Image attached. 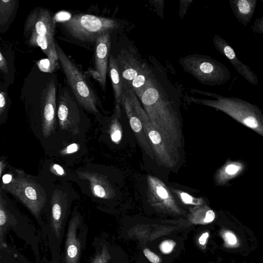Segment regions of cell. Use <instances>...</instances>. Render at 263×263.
<instances>
[{
    "label": "cell",
    "mask_w": 263,
    "mask_h": 263,
    "mask_svg": "<svg viewBox=\"0 0 263 263\" xmlns=\"http://www.w3.org/2000/svg\"><path fill=\"white\" fill-rule=\"evenodd\" d=\"M85 142V141L72 142L54 152L50 156L62 159L68 164L74 163L77 159L84 156L83 152H86Z\"/></svg>",
    "instance_id": "obj_20"
},
{
    "label": "cell",
    "mask_w": 263,
    "mask_h": 263,
    "mask_svg": "<svg viewBox=\"0 0 263 263\" xmlns=\"http://www.w3.org/2000/svg\"><path fill=\"white\" fill-rule=\"evenodd\" d=\"M39 174L41 175L55 184L76 181L74 172L67 170L60 163L54 161L52 158L43 162Z\"/></svg>",
    "instance_id": "obj_16"
},
{
    "label": "cell",
    "mask_w": 263,
    "mask_h": 263,
    "mask_svg": "<svg viewBox=\"0 0 263 263\" xmlns=\"http://www.w3.org/2000/svg\"><path fill=\"white\" fill-rule=\"evenodd\" d=\"M216 49L231 63L235 70L250 84L256 85L258 84L256 74L250 67L244 64L237 56L234 49L223 38L216 34L213 38Z\"/></svg>",
    "instance_id": "obj_15"
},
{
    "label": "cell",
    "mask_w": 263,
    "mask_h": 263,
    "mask_svg": "<svg viewBox=\"0 0 263 263\" xmlns=\"http://www.w3.org/2000/svg\"><path fill=\"white\" fill-rule=\"evenodd\" d=\"M12 178L1 189L17 198L36 218L49 204L55 184L40 174L29 175L23 170L9 167Z\"/></svg>",
    "instance_id": "obj_2"
},
{
    "label": "cell",
    "mask_w": 263,
    "mask_h": 263,
    "mask_svg": "<svg viewBox=\"0 0 263 263\" xmlns=\"http://www.w3.org/2000/svg\"><path fill=\"white\" fill-rule=\"evenodd\" d=\"M251 29L255 33L263 34V16L255 20Z\"/></svg>",
    "instance_id": "obj_30"
},
{
    "label": "cell",
    "mask_w": 263,
    "mask_h": 263,
    "mask_svg": "<svg viewBox=\"0 0 263 263\" xmlns=\"http://www.w3.org/2000/svg\"><path fill=\"white\" fill-rule=\"evenodd\" d=\"M110 258L108 249L104 245L101 250L95 254L90 263H108Z\"/></svg>",
    "instance_id": "obj_27"
},
{
    "label": "cell",
    "mask_w": 263,
    "mask_h": 263,
    "mask_svg": "<svg viewBox=\"0 0 263 263\" xmlns=\"http://www.w3.org/2000/svg\"><path fill=\"white\" fill-rule=\"evenodd\" d=\"M82 218L78 211H73L68 223L65 241V263H79L82 249L81 226Z\"/></svg>",
    "instance_id": "obj_14"
},
{
    "label": "cell",
    "mask_w": 263,
    "mask_h": 263,
    "mask_svg": "<svg viewBox=\"0 0 263 263\" xmlns=\"http://www.w3.org/2000/svg\"><path fill=\"white\" fill-rule=\"evenodd\" d=\"M261 1L262 2H263V0H261Z\"/></svg>",
    "instance_id": "obj_37"
},
{
    "label": "cell",
    "mask_w": 263,
    "mask_h": 263,
    "mask_svg": "<svg viewBox=\"0 0 263 263\" xmlns=\"http://www.w3.org/2000/svg\"><path fill=\"white\" fill-rule=\"evenodd\" d=\"M0 263H2V262H1Z\"/></svg>",
    "instance_id": "obj_38"
},
{
    "label": "cell",
    "mask_w": 263,
    "mask_h": 263,
    "mask_svg": "<svg viewBox=\"0 0 263 263\" xmlns=\"http://www.w3.org/2000/svg\"><path fill=\"white\" fill-rule=\"evenodd\" d=\"M110 46V33L103 34L97 39L95 44V69L89 70L93 77L100 83L103 91L106 90Z\"/></svg>",
    "instance_id": "obj_13"
},
{
    "label": "cell",
    "mask_w": 263,
    "mask_h": 263,
    "mask_svg": "<svg viewBox=\"0 0 263 263\" xmlns=\"http://www.w3.org/2000/svg\"><path fill=\"white\" fill-rule=\"evenodd\" d=\"M108 71L111 82L116 103V107H120L123 92V82L117 60L110 54Z\"/></svg>",
    "instance_id": "obj_21"
},
{
    "label": "cell",
    "mask_w": 263,
    "mask_h": 263,
    "mask_svg": "<svg viewBox=\"0 0 263 263\" xmlns=\"http://www.w3.org/2000/svg\"><path fill=\"white\" fill-rule=\"evenodd\" d=\"M153 180L155 183L154 190L155 191V193L158 198L162 201L163 200V203L166 206L170 209L171 208L172 210L176 211L178 213V210L176 208V206L171 200V198L169 196L167 191L161 184L156 183V181H155L153 179Z\"/></svg>",
    "instance_id": "obj_24"
},
{
    "label": "cell",
    "mask_w": 263,
    "mask_h": 263,
    "mask_svg": "<svg viewBox=\"0 0 263 263\" xmlns=\"http://www.w3.org/2000/svg\"><path fill=\"white\" fill-rule=\"evenodd\" d=\"M175 245V242L172 240H165L161 243L159 249L163 254H169L172 252Z\"/></svg>",
    "instance_id": "obj_29"
},
{
    "label": "cell",
    "mask_w": 263,
    "mask_h": 263,
    "mask_svg": "<svg viewBox=\"0 0 263 263\" xmlns=\"http://www.w3.org/2000/svg\"><path fill=\"white\" fill-rule=\"evenodd\" d=\"M62 26L71 37L77 41L95 44L102 34L110 33L119 27L114 19L88 14H77L63 20Z\"/></svg>",
    "instance_id": "obj_8"
},
{
    "label": "cell",
    "mask_w": 263,
    "mask_h": 263,
    "mask_svg": "<svg viewBox=\"0 0 263 263\" xmlns=\"http://www.w3.org/2000/svg\"><path fill=\"white\" fill-rule=\"evenodd\" d=\"M57 84L56 79L50 77L42 88L40 99L25 101L30 128L49 156L64 147L58 130Z\"/></svg>",
    "instance_id": "obj_1"
},
{
    "label": "cell",
    "mask_w": 263,
    "mask_h": 263,
    "mask_svg": "<svg viewBox=\"0 0 263 263\" xmlns=\"http://www.w3.org/2000/svg\"><path fill=\"white\" fill-rule=\"evenodd\" d=\"M67 86H58V130L64 146L77 141H85L90 121Z\"/></svg>",
    "instance_id": "obj_3"
},
{
    "label": "cell",
    "mask_w": 263,
    "mask_h": 263,
    "mask_svg": "<svg viewBox=\"0 0 263 263\" xmlns=\"http://www.w3.org/2000/svg\"><path fill=\"white\" fill-rule=\"evenodd\" d=\"M9 199L6 192L1 189L0 193V248L5 249L7 245L4 241V236L7 229L10 227H15L17 220L9 208Z\"/></svg>",
    "instance_id": "obj_17"
},
{
    "label": "cell",
    "mask_w": 263,
    "mask_h": 263,
    "mask_svg": "<svg viewBox=\"0 0 263 263\" xmlns=\"http://www.w3.org/2000/svg\"><path fill=\"white\" fill-rule=\"evenodd\" d=\"M154 127H175L178 118L172 103L154 77L138 97Z\"/></svg>",
    "instance_id": "obj_7"
},
{
    "label": "cell",
    "mask_w": 263,
    "mask_h": 263,
    "mask_svg": "<svg viewBox=\"0 0 263 263\" xmlns=\"http://www.w3.org/2000/svg\"><path fill=\"white\" fill-rule=\"evenodd\" d=\"M216 99L191 97L196 103L219 110L243 125L263 137V112L256 105L236 97H224L216 93L201 91Z\"/></svg>",
    "instance_id": "obj_5"
},
{
    "label": "cell",
    "mask_w": 263,
    "mask_h": 263,
    "mask_svg": "<svg viewBox=\"0 0 263 263\" xmlns=\"http://www.w3.org/2000/svg\"><path fill=\"white\" fill-rule=\"evenodd\" d=\"M143 253L145 256L152 263H161V259L157 254L152 252L148 249L145 248L143 250Z\"/></svg>",
    "instance_id": "obj_31"
},
{
    "label": "cell",
    "mask_w": 263,
    "mask_h": 263,
    "mask_svg": "<svg viewBox=\"0 0 263 263\" xmlns=\"http://www.w3.org/2000/svg\"><path fill=\"white\" fill-rule=\"evenodd\" d=\"M51 263H55V262H51Z\"/></svg>",
    "instance_id": "obj_36"
},
{
    "label": "cell",
    "mask_w": 263,
    "mask_h": 263,
    "mask_svg": "<svg viewBox=\"0 0 263 263\" xmlns=\"http://www.w3.org/2000/svg\"><path fill=\"white\" fill-rule=\"evenodd\" d=\"M180 197L184 203L186 204H194L193 202L194 199L190 195L185 193H181Z\"/></svg>",
    "instance_id": "obj_34"
},
{
    "label": "cell",
    "mask_w": 263,
    "mask_h": 263,
    "mask_svg": "<svg viewBox=\"0 0 263 263\" xmlns=\"http://www.w3.org/2000/svg\"><path fill=\"white\" fill-rule=\"evenodd\" d=\"M179 62L184 70L203 85L215 86L228 82L231 78L229 68L209 57L198 54L181 58Z\"/></svg>",
    "instance_id": "obj_9"
},
{
    "label": "cell",
    "mask_w": 263,
    "mask_h": 263,
    "mask_svg": "<svg viewBox=\"0 0 263 263\" xmlns=\"http://www.w3.org/2000/svg\"><path fill=\"white\" fill-rule=\"evenodd\" d=\"M210 234L209 232H205L202 233L198 238V242L200 247L202 249H205L207 243V241L209 237Z\"/></svg>",
    "instance_id": "obj_32"
},
{
    "label": "cell",
    "mask_w": 263,
    "mask_h": 263,
    "mask_svg": "<svg viewBox=\"0 0 263 263\" xmlns=\"http://www.w3.org/2000/svg\"><path fill=\"white\" fill-rule=\"evenodd\" d=\"M0 69L4 73H7L8 72L7 61L2 51L0 52Z\"/></svg>",
    "instance_id": "obj_33"
},
{
    "label": "cell",
    "mask_w": 263,
    "mask_h": 263,
    "mask_svg": "<svg viewBox=\"0 0 263 263\" xmlns=\"http://www.w3.org/2000/svg\"><path fill=\"white\" fill-rule=\"evenodd\" d=\"M79 197L70 183L55 184L49 205L50 210L51 227L57 238H59L64 222L72 202Z\"/></svg>",
    "instance_id": "obj_11"
},
{
    "label": "cell",
    "mask_w": 263,
    "mask_h": 263,
    "mask_svg": "<svg viewBox=\"0 0 263 263\" xmlns=\"http://www.w3.org/2000/svg\"><path fill=\"white\" fill-rule=\"evenodd\" d=\"M215 218L214 211L208 206H204L194 211L189 219L193 223L206 224L212 222Z\"/></svg>",
    "instance_id": "obj_23"
},
{
    "label": "cell",
    "mask_w": 263,
    "mask_h": 263,
    "mask_svg": "<svg viewBox=\"0 0 263 263\" xmlns=\"http://www.w3.org/2000/svg\"><path fill=\"white\" fill-rule=\"evenodd\" d=\"M220 235L223 240V246L229 249L237 248L240 246V242L237 236L231 230L222 229Z\"/></svg>",
    "instance_id": "obj_25"
},
{
    "label": "cell",
    "mask_w": 263,
    "mask_h": 263,
    "mask_svg": "<svg viewBox=\"0 0 263 263\" xmlns=\"http://www.w3.org/2000/svg\"><path fill=\"white\" fill-rule=\"evenodd\" d=\"M9 107V97L6 92L1 91L0 93V121L3 124L7 118Z\"/></svg>",
    "instance_id": "obj_26"
},
{
    "label": "cell",
    "mask_w": 263,
    "mask_h": 263,
    "mask_svg": "<svg viewBox=\"0 0 263 263\" xmlns=\"http://www.w3.org/2000/svg\"><path fill=\"white\" fill-rule=\"evenodd\" d=\"M55 21L47 9L36 7L26 19L24 35L26 43L31 47H39L47 57L49 72H51L58 62L54 34Z\"/></svg>",
    "instance_id": "obj_4"
},
{
    "label": "cell",
    "mask_w": 263,
    "mask_h": 263,
    "mask_svg": "<svg viewBox=\"0 0 263 263\" xmlns=\"http://www.w3.org/2000/svg\"><path fill=\"white\" fill-rule=\"evenodd\" d=\"M116 60L123 85L132 88L138 97L155 77L151 70L126 52H121Z\"/></svg>",
    "instance_id": "obj_10"
},
{
    "label": "cell",
    "mask_w": 263,
    "mask_h": 263,
    "mask_svg": "<svg viewBox=\"0 0 263 263\" xmlns=\"http://www.w3.org/2000/svg\"><path fill=\"white\" fill-rule=\"evenodd\" d=\"M126 89L133 108L141 121L144 130L147 135L152 145L154 146V150L161 159L163 158V161L166 160L167 162V153L165 143L163 142L162 135L152 125L149 117L147 112L142 107L139 99L133 90L130 87L123 85Z\"/></svg>",
    "instance_id": "obj_12"
},
{
    "label": "cell",
    "mask_w": 263,
    "mask_h": 263,
    "mask_svg": "<svg viewBox=\"0 0 263 263\" xmlns=\"http://www.w3.org/2000/svg\"><path fill=\"white\" fill-rule=\"evenodd\" d=\"M15 0H1L0 1V29L1 32H5L16 13L17 3Z\"/></svg>",
    "instance_id": "obj_22"
},
{
    "label": "cell",
    "mask_w": 263,
    "mask_h": 263,
    "mask_svg": "<svg viewBox=\"0 0 263 263\" xmlns=\"http://www.w3.org/2000/svg\"><path fill=\"white\" fill-rule=\"evenodd\" d=\"M231 9L237 21L245 27L251 21L257 0H229Z\"/></svg>",
    "instance_id": "obj_19"
},
{
    "label": "cell",
    "mask_w": 263,
    "mask_h": 263,
    "mask_svg": "<svg viewBox=\"0 0 263 263\" xmlns=\"http://www.w3.org/2000/svg\"><path fill=\"white\" fill-rule=\"evenodd\" d=\"M118 125L117 121V120L115 119L113 121L111 126V131H110V138L111 140L117 143L119 142L122 136L121 130L118 128Z\"/></svg>",
    "instance_id": "obj_28"
},
{
    "label": "cell",
    "mask_w": 263,
    "mask_h": 263,
    "mask_svg": "<svg viewBox=\"0 0 263 263\" xmlns=\"http://www.w3.org/2000/svg\"><path fill=\"white\" fill-rule=\"evenodd\" d=\"M58 62L65 76L69 88L79 104L96 117L102 108L100 100L86 77L55 41Z\"/></svg>",
    "instance_id": "obj_6"
},
{
    "label": "cell",
    "mask_w": 263,
    "mask_h": 263,
    "mask_svg": "<svg viewBox=\"0 0 263 263\" xmlns=\"http://www.w3.org/2000/svg\"><path fill=\"white\" fill-rule=\"evenodd\" d=\"M245 168L246 165L242 161L228 159L216 173L215 183L219 186H226L230 181L241 175Z\"/></svg>",
    "instance_id": "obj_18"
},
{
    "label": "cell",
    "mask_w": 263,
    "mask_h": 263,
    "mask_svg": "<svg viewBox=\"0 0 263 263\" xmlns=\"http://www.w3.org/2000/svg\"><path fill=\"white\" fill-rule=\"evenodd\" d=\"M6 158H1L0 161V175L2 176L3 171H4L6 166Z\"/></svg>",
    "instance_id": "obj_35"
}]
</instances>
